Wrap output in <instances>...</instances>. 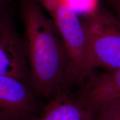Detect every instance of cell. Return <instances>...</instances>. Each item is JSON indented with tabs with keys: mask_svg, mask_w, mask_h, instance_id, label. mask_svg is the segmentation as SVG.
<instances>
[{
	"mask_svg": "<svg viewBox=\"0 0 120 120\" xmlns=\"http://www.w3.org/2000/svg\"><path fill=\"white\" fill-rule=\"evenodd\" d=\"M0 75L28 83L29 67L23 38L3 10H0Z\"/></svg>",
	"mask_w": 120,
	"mask_h": 120,
	"instance_id": "obj_5",
	"label": "cell"
},
{
	"mask_svg": "<svg viewBox=\"0 0 120 120\" xmlns=\"http://www.w3.org/2000/svg\"><path fill=\"white\" fill-rule=\"evenodd\" d=\"M49 16L62 38L71 62L69 85L80 86L87 77L85 68L86 37L81 18L66 0Z\"/></svg>",
	"mask_w": 120,
	"mask_h": 120,
	"instance_id": "obj_3",
	"label": "cell"
},
{
	"mask_svg": "<svg viewBox=\"0 0 120 120\" xmlns=\"http://www.w3.org/2000/svg\"><path fill=\"white\" fill-rule=\"evenodd\" d=\"M11 1V0H0V10H3L4 6Z\"/></svg>",
	"mask_w": 120,
	"mask_h": 120,
	"instance_id": "obj_10",
	"label": "cell"
},
{
	"mask_svg": "<svg viewBox=\"0 0 120 120\" xmlns=\"http://www.w3.org/2000/svg\"><path fill=\"white\" fill-rule=\"evenodd\" d=\"M0 120H2V119H1V118H0Z\"/></svg>",
	"mask_w": 120,
	"mask_h": 120,
	"instance_id": "obj_11",
	"label": "cell"
},
{
	"mask_svg": "<svg viewBox=\"0 0 120 120\" xmlns=\"http://www.w3.org/2000/svg\"><path fill=\"white\" fill-rule=\"evenodd\" d=\"M38 96L29 83L0 75V118L30 120L38 111Z\"/></svg>",
	"mask_w": 120,
	"mask_h": 120,
	"instance_id": "obj_4",
	"label": "cell"
},
{
	"mask_svg": "<svg viewBox=\"0 0 120 120\" xmlns=\"http://www.w3.org/2000/svg\"><path fill=\"white\" fill-rule=\"evenodd\" d=\"M109 10L120 21V0H104Z\"/></svg>",
	"mask_w": 120,
	"mask_h": 120,
	"instance_id": "obj_9",
	"label": "cell"
},
{
	"mask_svg": "<svg viewBox=\"0 0 120 120\" xmlns=\"http://www.w3.org/2000/svg\"><path fill=\"white\" fill-rule=\"evenodd\" d=\"M70 88H61L38 115L30 120H95V113L77 101Z\"/></svg>",
	"mask_w": 120,
	"mask_h": 120,
	"instance_id": "obj_7",
	"label": "cell"
},
{
	"mask_svg": "<svg viewBox=\"0 0 120 120\" xmlns=\"http://www.w3.org/2000/svg\"><path fill=\"white\" fill-rule=\"evenodd\" d=\"M86 37L85 68L87 77L95 68H120V21L104 6H98L81 18Z\"/></svg>",
	"mask_w": 120,
	"mask_h": 120,
	"instance_id": "obj_2",
	"label": "cell"
},
{
	"mask_svg": "<svg viewBox=\"0 0 120 120\" xmlns=\"http://www.w3.org/2000/svg\"><path fill=\"white\" fill-rule=\"evenodd\" d=\"M95 120H120V102L98 109L95 112Z\"/></svg>",
	"mask_w": 120,
	"mask_h": 120,
	"instance_id": "obj_8",
	"label": "cell"
},
{
	"mask_svg": "<svg viewBox=\"0 0 120 120\" xmlns=\"http://www.w3.org/2000/svg\"><path fill=\"white\" fill-rule=\"evenodd\" d=\"M78 87L73 96L95 113L101 108L120 102V68L101 74L93 72Z\"/></svg>",
	"mask_w": 120,
	"mask_h": 120,
	"instance_id": "obj_6",
	"label": "cell"
},
{
	"mask_svg": "<svg viewBox=\"0 0 120 120\" xmlns=\"http://www.w3.org/2000/svg\"><path fill=\"white\" fill-rule=\"evenodd\" d=\"M21 14L28 83L38 97L52 99L61 88L71 87L68 55L52 19L38 3L22 0Z\"/></svg>",
	"mask_w": 120,
	"mask_h": 120,
	"instance_id": "obj_1",
	"label": "cell"
}]
</instances>
